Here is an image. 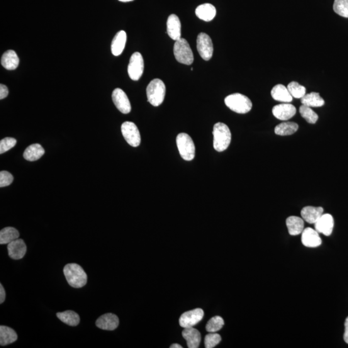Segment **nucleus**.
Masks as SVG:
<instances>
[{"label": "nucleus", "instance_id": "obj_41", "mask_svg": "<svg viewBox=\"0 0 348 348\" xmlns=\"http://www.w3.org/2000/svg\"><path fill=\"white\" fill-rule=\"evenodd\" d=\"M170 348H182V347L181 346V345H179L178 344H174L171 345V346L170 347Z\"/></svg>", "mask_w": 348, "mask_h": 348}, {"label": "nucleus", "instance_id": "obj_37", "mask_svg": "<svg viewBox=\"0 0 348 348\" xmlns=\"http://www.w3.org/2000/svg\"><path fill=\"white\" fill-rule=\"evenodd\" d=\"M14 177L11 173L7 171L0 172V187L3 188L9 186L13 182Z\"/></svg>", "mask_w": 348, "mask_h": 348}, {"label": "nucleus", "instance_id": "obj_20", "mask_svg": "<svg viewBox=\"0 0 348 348\" xmlns=\"http://www.w3.org/2000/svg\"><path fill=\"white\" fill-rule=\"evenodd\" d=\"M271 94L275 100L282 103H290L293 100L288 88L283 85H276L272 90Z\"/></svg>", "mask_w": 348, "mask_h": 348}, {"label": "nucleus", "instance_id": "obj_17", "mask_svg": "<svg viewBox=\"0 0 348 348\" xmlns=\"http://www.w3.org/2000/svg\"><path fill=\"white\" fill-rule=\"evenodd\" d=\"M167 33L170 38L175 41L181 39V24L178 16L171 14L167 19Z\"/></svg>", "mask_w": 348, "mask_h": 348}, {"label": "nucleus", "instance_id": "obj_16", "mask_svg": "<svg viewBox=\"0 0 348 348\" xmlns=\"http://www.w3.org/2000/svg\"><path fill=\"white\" fill-rule=\"evenodd\" d=\"M119 318L113 313H106L97 318L96 325L101 330L113 331L118 327Z\"/></svg>", "mask_w": 348, "mask_h": 348}, {"label": "nucleus", "instance_id": "obj_29", "mask_svg": "<svg viewBox=\"0 0 348 348\" xmlns=\"http://www.w3.org/2000/svg\"><path fill=\"white\" fill-rule=\"evenodd\" d=\"M299 129V125L294 122H284L276 126L275 133L282 136H290L296 133Z\"/></svg>", "mask_w": 348, "mask_h": 348}, {"label": "nucleus", "instance_id": "obj_1", "mask_svg": "<svg viewBox=\"0 0 348 348\" xmlns=\"http://www.w3.org/2000/svg\"><path fill=\"white\" fill-rule=\"evenodd\" d=\"M63 273L70 286L80 288L86 285L87 276L84 270L79 264H68L63 269Z\"/></svg>", "mask_w": 348, "mask_h": 348}, {"label": "nucleus", "instance_id": "obj_8", "mask_svg": "<svg viewBox=\"0 0 348 348\" xmlns=\"http://www.w3.org/2000/svg\"><path fill=\"white\" fill-rule=\"evenodd\" d=\"M197 48L203 60H210L213 52V43L210 36L204 33L199 34L197 38Z\"/></svg>", "mask_w": 348, "mask_h": 348}, {"label": "nucleus", "instance_id": "obj_3", "mask_svg": "<svg viewBox=\"0 0 348 348\" xmlns=\"http://www.w3.org/2000/svg\"><path fill=\"white\" fill-rule=\"evenodd\" d=\"M226 105L238 114H247L252 109L251 100L245 95L235 93L230 94L225 99Z\"/></svg>", "mask_w": 348, "mask_h": 348}, {"label": "nucleus", "instance_id": "obj_19", "mask_svg": "<svg viewBox=\"0 0 348 348\" xmlns=\"http://www.w3.org/2000/svg\"><path fill=\"white\" fill-rule=\"evenodd\" d=\"M324 209L322 207H314V206H306L301 210L302 218L310 224H315L323 215Z\"/></svg>", "mask_w": 348, "mask_h": 348}, {"label": "nucleus", "instance_id": "obj_4", "mask_svg": "<svg viewBox=\"0 0 348 348\" xmlns=\"http://www.w3.org/2000/svg\"><path fill=\"white\" fill-rule=\"evenodd\" d=\"M166 94V87L164 83L159 79L151 81L147 88L148 101L152 105L159 106L165 99Z\"/></svg>", "mask_w": 348, "mask_h": 348}, {"label": "nucleus", "instance_id": "obj_7", "mask_svg": "<svg viewBox=\"0 0 348 348\" xmlns=\"http://www.w3.org/2000/svg\"><path fill=\"white\" fill-rule=\"evenodd\" d=\"M121 132L124 138L129 145L138 147L141 143V136L137 126L132 122L126 121L121 125Z\"/></svg>", "mask_w": 348, "mask_h": 348}, {"label": "nucleus", "instance_id": "obj_23", "mask_svg": "<svg viewBox=\"0 0 348 348\" xmlns=\"http://www.w3.org/2000/svg\"><path fill=\"white\" fill-rule=\"evenodd\" d=\"M126 42V33L124 31L118 32L112 42L111 50L114 56L118 57L123 52Z\"/></svg>", "mask_w": 348, "mask_h": 348}, {"label": "nucleus", "instance_id": "obj_32", "mask_svg": "<svg viewBox=\"0 0 348 348\" xmlns=\"http://www.w3.org/2000/svg\"><path fill=\"white\" fill-rule=\"evenodd\" d=\"M299 112L302 117L306 119L308 123L310 124H315L317 122L318 116L317 114L314 112L311 107L305 105H302L299 109Z\"/></svg>", "mask_w": 348, "mask_h": 348}, {"label": "nucleus", "instance_id": "obj_6", "mask_svg": "<svg viewBox=\"0 0 348 348\" xmlns=\"http://www.w3.org/2000/svg\"><path fill=\"white\" fill-rule=\"evenodd\" d=\"M176 143L182 159L188 162L194 159L196 147L191 136L186 133H179L177 136Z\"/></svg>", "mask_w": 348, "mask_h": 348}, {"label": "nucleus", "instance_id": "obj_21", "mask_svg": "<svg viewBox=\"0 0 348 348\" xmlns=\"http://www.w3.org/2000/svg\"><path fill=\"white\" fill-rule=\"evenodd\" d=\"M196 14L202 20L210 21L216 16V9L213 5L210 4L201 5L197 7Z\"/></svg>", "mask_w": 348, "mask_h": 348}, {"label": "nucleus", "instance_id": "obj_39", "mask_svg": "<svg viewBox=\"0 0 348 348\" xmlns=\"http://www.w3.org/2000/svg\"><path fill=\"white\" fill-rule=\"evenodd\" d=\"M6 293L2 284H0V303L2 304L6 300Z\"/></svg>", "mask_w": 348, "mask_h": 348}, {"label": "nucleus", "instance_id": "obj_13", "mask_svg": "<svg viewBox=\"0 0 348 348\" xmlns=\"http://www.w3.org/2000/svg\"><path fill=\"white\" fill-rule=\"evenodd\" d=\"M334 227V220L329 213L323 214L315 223V230L326 236L332 234Z\"/></svg>", "mask_w": 348, "mask_h": 348}, {"label": "nucleus", "instance_id": "obj_28", "mask_svg": "<svg viewBox=\"0 0 348 348\" xmlns=\"http://www.w3.org/2000/svg\"><path fill=\"white\" fill-rule=\"evenodd\" d=\"M19 233L13 227H6L3 228L0 232V244L8 245L13 240L18 239Z\"/></svg>", "mask_w": 348, "mask_h": 348}, {"label": "nucleus", "instance_id": "obj_30", "mask_svg": "<svg viewBox=\"0 0 348 348\" xmlns=\"http://www.w3.org/2000/svg\"><path fill=\"white\" fill-rule=\"evenodd\" d=\"M57 315L61 321L70 326H76L79 325L80 322L78 314L71 310L58 313Z\"/></svg>", "mask_w": 348, "mask_h": 348}, {"label": "nucleus", "instance_id": "obj_15", "mask_svg": "<svg viewBox=\"0 0 348 348\" xmlns=\"http://www.w3.org/2000/svg\"><path fill=\"white\" fill-rule=\"evenodd\" d=\"M9 257L14 260L22 259L26 252V246L21 238L10 243L7 247Z\"/></svg>", "mask_w": 348, "mask_h": 348}, {"label": "nucleus", "instance_id": "obj_14", "mask_svg": "<svg viewBox=\"0 0 348 348\" xmlns=\"http://www.w3.org/2000/svg\"><path fill=\"white\" fill-rule=\"evenodd\" d=\"M302 243L306 247L316 248L322 244V240L317 231L311 228H306L302 232Z\"/></svg>", "mask_w": 348, "mask_h": 348}, {"label": "nucleus", "instance_id": "obj_11", "mask_svg": "<svg viewBox=\"0 0 348 348\" xmlns=\"http://www.w3.org/2000/svg\"><path fill=\"white\" fill-rule=\"evenodd\" d=\"M114 104L121 113L128 114L131 111V104L127 95L121 89H116L113 92Z\"/></svg>", "mask_w": 348, "mask_h": 348}, {"label": "nucleus", "instance_id": "obj_26", "mask_svg": "<svg viewBox=\"0 0 348 348\" xmlns=\"http://www.w3.org/2000/svg\"><path fill=\"white\" fill-rule=\"evenodd\" d=\"M18 335L15 331L8 326H0V345H7L16 342Z\"/></svg>", "mask_w": 348, "mask_h": 348}, {"label": "nucleus", "instance_id": "obj_33", "mask_svg": "<svg viewBox=\"0 0 348 348\" xmlns=\"http://www.w3.org/2000/svg\"><path fill=\"white\" fill-rule=\"evenodd\" d=\"M225 325L223 318L220 316H216L208 321L206 326V330L209 333H216L220 330Z\"/></svg>", "mask_w": 348, "mask_h": 348}, {"label": "nucleus", "instance_id": "obj_24", "mask_svg": "<svg viewBox=\"0 0 348 348\" xmlns=\"http://www.w3.org/2000/svg\"><path fill=\"white\" fill-rule=\"evenodd\" d=\"M19 58L15 51L7 50L2 56L1 63L2 66L7 70H15L18 67Z\"/></svg>", "mask_w": 348, "mask_h": 348}, {"label": "nucleus", "instance_id": "obj_27", "mask_svg": "<svg viewBox=\"0 0 348 348\" xmlns=\"http://www.w3.org/2000/svg\"><path fill=\"white\" fill-rule=\"evenodd\" d=\"M301 103L303 105L309 107H320L325 104V101L320 97L319 93L311 92L310 94H306L305 96L302 97Z\"/></svg>", "mask_w": 348, "mask_h": 348}, {"label": "nucleus", "instance_id": "obj_40", "mask_svg": "<svg viewBox=\"0 0 348 348\" xmlns=\"http://www.w3.org/2000/svg\"><path fill=\"white\" fill-rule=\"evenodd\" d=\"M345 331L344 334V340L345 342L348 344V317L346 318L345 321Z\"/></svg>", "mask_w": 348, "mask_h": 348}, {"label": "nucleus", "instance_id": "obj_25", "mask_svg": "<svg viewBox=\"0 0 348 348\" xmlns=\"http://www.w3.org/2000/svg\"><path fill=\"white\" fill-rule=\"evenodd\" d=\"M45 154L44 148L40 144L36 143L29 146L23 153V157L29 162H36L40 159Z\"/></svg>", "mask_w": 348, "mask_h": 348}, {"label": "nucleus", "instance_id": "obj_12", "mask_svg": "<svg viewBox=\"0 0 348 348\" xmlns=\"http://www.w3.org/2000/svg\"><path fill=\"white\" fill-rule=\"evenodd\" d=\"M296 112V106L289 103L277 104L272 109L274 116L281 121H287L293 118Z\"/></svg>", "mask_w": 348, "mask_h": 348}, {"label": "nucleus", "instance_id": "obj_36", "mask_svg": "<svg viewBox=\"0 0 348 348\" xmlns=\"http://www.w3.org/2000/svg\"><path fill=\"white\" fill-rule=\"evenodd\" d=\"M17 141L13 138H6L0 141V154L11 150L16 145Z\"/></svg>", "mask_w": 348, "mask_h": 348}, {"label": "nucleus", "instance_id": "obj_34", "mask_svg": "<svg viewBox=\"0 0 348 348\" xmlns=\"http://www.w3.org/2000/svg\"><path fill=\"white\" fill-rule=\"evenodd\" d=\"M333 11L339 16L348 18V0H335Z\"/></svg>", "mask_w": 348, "mask_h": 348}, {"label": "nucleus", "instance_id": "obj_42", "mask_svg": "<svg viewBox=\"0 0 348 348\" xmlns=\"http://www.w3.org/2000/svg\"><path fill=\"white\" fill-rule=\"evenodd\" d=\"M119 1L122 2H132L133 0H119Z\"/></svg>", "mask_w": 348, "mask_h": 348}, {"label": "nucleus", "instance_id": "obj_22", "mask_svg": "<svg viewBox=\"0 0 348 348\" xmlns=\"http://www.w3.org/2000/svg\"><path fill=\"white\" fill-rule=\"evenodd\" d=\"M286 226L289 234L293 236L298 235L303 232L304 220L299 217H289L286 220Z\"/></svg>", "mask_w": 348, "mask_h": 348}, {"label": "nucleus", "instance_id": "obj_35", "mask_svg": "<svg viewBox=\"0 0 348 348\" xmlns=\"http://www.w3.org/2000/svg\"><path fill=\"white\" fill-rule=\"evenodd\" d=\"M221 341L220 335L216 333H210L206 335L204 339V345L206 348H213L220 344Z\"/></svg>", "mask_w": 348, "mask_h": 348}, {"label": "nucleus", "instance_id": "obj_31", "mask_svg": "<svg viewBox=\"0 0 348 348\" xmlns=\"http://www.w3.org/2000/svg\"><path fill=\"white\" fill-rule=\"evenodd\" d=\"M287 88H288L291 96L295 97V98L301 99L302 97L305 96L306 92L305 87L298 82H292L289 83Z\"/></svg>", "mask_w": 348, "mask_h": 348}, {"label": "nucleus", "instance_id": "obj_2", "mask_svg": "<svg viewBox=\"0 0 348 348\" xmlns=\"http://www.w3.org/2000/svg\"><path fill=\"white\" fill-rule=\"evenodd\" d=\"M213 148L218 152L227 149L232 140V133L225 123H218L213 126Z\"/></svg>", "mask_w": 348, "mask_h": 348}, {"label": "nucleus", "instance_id": "obj_10", "mask_svg": "<svg viewBox=\"0 0 348 348\" xmlns=\"http://www.w3.org/2000/svg\"><path fill=\"white\" fill-rule=\"evenodd\" d=\"M204 311L201 308L186 311L179 318V325L183 328L194 327L203 319Z\"/></svg>", "mask_w": 348, "mask_h": 348}, {"label": "nucleus", "instance_id": "obj_9", "mask_svg": "<svg viewBox=\"0 0 348 348\" xmlns=\"http://www.w3.org/2000/svg\"><path fill=\"white\" fill-rule=\"evenodd\" d=\"M144 70V60L140 52L133 53L130 59L128 73L130 79L138 81L143 75Z\"/></svg>", "mask_w": 348, "mask_h": 348}, {"label": "nucleus", "instance_id": "obj_38", "mask_svg": "<svg viewBox=\"0 0 348 348\" xmlns=\"http://www.w3.org/2000/svg\"><path fill=\"white\" fill-rule=\"evenodd\" d=\"M9 90L6 85L1 84L0 85V99H3L6 98V97L8 96Z\"/></svg>", "mask_w": 348, "mask_h": 348}, {"label": "nucleus", "instance_id": "obj_18", "mask_svg": "<svg viewBox=\"0 0 348 348\" xmlns=\"http://www.w3.org/2000/svg\"><path fill=\"white\" fill-rule=\"evenodd\" d=\"M182 337L186 340L189 348H198L200 344L201 336L200 332L194 327L184 328Z\"/></svg>", "mask_w": 348, "mask_h": 348}, {"label": "nucleus", "instance_id": "obj_5", "mask_svg": "<svg viewBox=\"0 0 348 348\" xmlns=\"http://www.w3.org/2000/svg\"><path fill=\"white\" fill-rule=\"evenodd\" d=\"M174 53L177 62L182 64L189 65L194 62L193 52L185 39L181 38L176 41L174 47Z\"/></svg>", "mask_w": 348, "mask_h": 348}]
</instances>
